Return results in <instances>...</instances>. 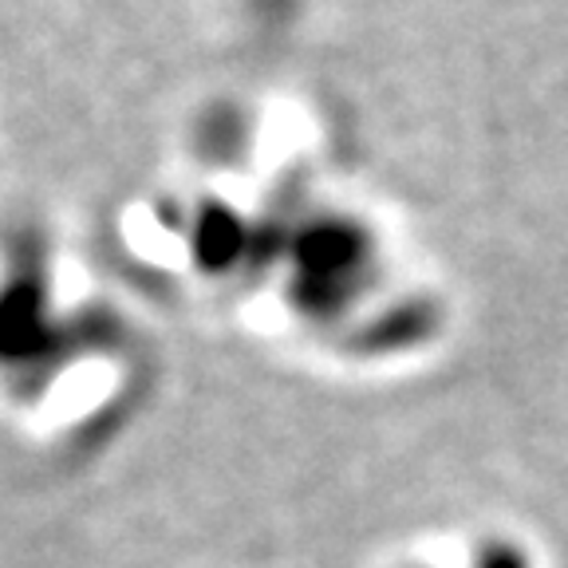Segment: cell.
I'll return each mask as SVG.
<instances>
[{"label":"cell","mask_w":568,"mask_h":568,"mask_svg":"<svg viewBox=\"0 0 568 568\" xmlns=\"http://www.w3.org/2000/svg\"><path fill=\"white\" fill-rule=\"evenodd\" d=\"M387 568H541V560L525 532L506 525H474L423 537Z\"/></svg>","instance_id":"obj_1"}]
</instances>
